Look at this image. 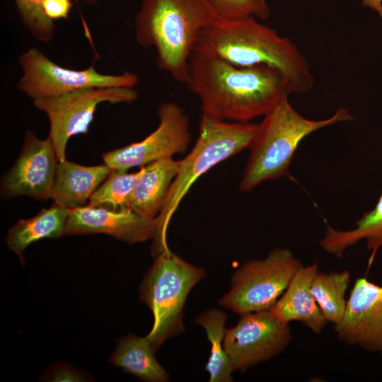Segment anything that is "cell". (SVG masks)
<instances>
[{"mask_svg": "<svg viewBox=\"0 0 382 382\" xmlns=\"http://www.w3.org/2000/svg\"><path fill=\"white\" fill-rule=\"evenodd\" d=\"M112 170L105 163L86 166L59 161L50 199L69 209L83 206Z\"/></svg>", "mask_w": 382, "mask_h": 382, "instance_id": "2e32d148", "label": "cell"}, {"mask_svg": "<svg viewBox=\"0 0 382 382\" xmlns=\"http://www.w3.org/2000/svg\"><path fill=\"white\" fill-rule=\"evenodd\" d=\"M141 173V167L139 171L131 173L113 169L91 195L88 204L115 211L131 209L132 196Z\"/></svg>", "mask_w": 382, "mask_h": 382, "instance_id": "603a6c76", "label": "cell"}, {"mask_svg": "<svg viewBox=\"0 0 382 382\" xmlns=\"http://www.w3.org/2000/svg\"><path fill=\"white\" fill-rule=\"evenodd\" d=\"M318 272L316 262L302 265L289 284L269 309L281 323L299 321L315 334H320L328 321L324 318L311 291L313 279Z\"/></svg>", "mask_w": 382, "mask_h": 382, "instance_id": "9a60e30c", "label": "cell"}, {"mask_svg": "<svg viewBox=\"0 0 382 382\" xmlns=\"http://www.w3.org/2000/svg\"><path fill=\"white\" fill-rule=\"evenodd\" d=\"M45 0H14L21 21L32 35L40 41L49 42L54 36V21L44 13Z\"/></svg>", "mask_w": 382, "mask_h": 382, "instance_id": "cb8c5ba5", "label": "cell"}, {"mask_svg": "<svg viewBox=\"0 0 382 382\" xmlns=\"http://www.w3.org/2000/svg\"><path fill=\"white\" fill-rule=\"evenodd\" d=\"M291 339L289 324L265 310L241 315L236 326L226 329L224 347L233 371H243L282 352Z\"/></svg>", "mask_w": 382, "mask_h": 382, "instance_id": "30bf717a", "label": "cell"}, {"mask_svg": "<svg viewBox=\"0 0 382 382\" xmlns=\"http://www.w3.org/2000/svg\"><path fill=\"white\" fill-rule=\"evenodd\" d=\"M337 338L382 356V286L357 278L342 320L334 325Z\"/></svg>", "mask_w": 382, "mask_h": 382, "instance_id": "4fadbf2b", "label": "cell"}, {"mask_svg": "<svg viewBox=\"0 0 382 382\" xmlns=\"http://www.w3.org/2000/svg\"><path fill=\"white\" fill-rule=\"evenodd\" d=\"M216 18L253 16L263 21L270 15L267 0H206Z\"/></svg>", "mask_w": 382, "mask_h": 382, "instance_id": "d4e9b609", "label": "cell"}, {"mask_svg": "<svg viewBox=\"0 0 382 382\" xmlns=\"http://www.w3.org/2000/svg\"><path fill=\"white\" fill-rule=\"evenodd\" d=\"M69 212L68 208L53 203L32 218L19 220L8 231L5 239L8 247L24 263L23 252L29 245L43 238L64 236Z\"/></svg>", "mask_w": 382, "mask_h": 382, "instance_id": "ac0fdd59", "label": "cell"}, {"mask_svg": "<svg viewBox=\"0 0 382 382\" xmlns=\"http://www.w3.org/2000/svg\"><path fill=\"white\" fill-rule=\"evenodd\" d=\"M350 280V272L345 270L328 273L318 271L313 279L311 293L325 320L334 325L344 316Z\"/></svg>", "mask_w": 382, "mask_h": 382, "instance_id": "44dd1931", "label": "cell"}, {"mask_svg": "<svg viewBox=\"0 0 382 382\" xmlns=\"http://www.w3.org/2000/svg\"><path fill=\"white\" fill-rule=\"evenodd\" d=\"M288 97L263 116L258 124L241 180V192H249L263 181L287 175L299 144L311 133L338 122L354 120L345 108H340L328 118L308 119L291 106Z\"/></svg>", "mask_w": 382, "mask_h": 382, "instance_id": "277c9868", "label": "cell"}, {"mask_svg": "<svg viewBox=\"0 0 382 382\" xmlns=\"http://www.w3.org/2000/svg\"><path fill=\"white\" fill-rule=\"evenodd\" d=\"M78 1H81L88 4H96L97 3V0H78Z\"/></svg>", "mask_w": 382, "mask_h": 382, "instance_id": "f1b7e54d", "label": "cell"}, {"mask_svg": "<svg viewBox=\"0 0 382 382\" xmlns=\"http://www.w3.org/2000/svg\"><path fill=\"white\" fill-rule=\"evenodd\" d=\"M361 5L375 11L382 18V0H362Z\"/></svg>", "mask_w": 382, "mask_h": 382, "instance_id": "83f0119b", "label": "cell"}, {"mask_svg": "<svg viewBox=\"0 0 382 382\" xmlns=\"http://www.w3.org/2000/svg\"><path fill=\"white\" fill-rule=\"evenodd\" d=\"M19 63L23 75L17 88L33 100L88 88H134L139 83L138 76L129 71L108 75L99 73L93 65L82 70L62 67L35 47L24 52Z\"/></svg>", "mask_w": 382, "mask_h": 382, "instance_id": "9c48e42d", "label": "cell"}, {"mask_svg": "<svg viewBox=\"0 0 382 382\" xmlns=\"http://www.w3.org/2000/svg\"><path fill=\"white\" fill-rule=\"evenodd\" d=\"M138 93L129 87H98L80 89L59 96L33 100L34 106L44 112L50 122L49 137L59 161L66 159L70 137L86 134L97 107L103 103H130Z\"/></svg>", "mask_w": 382, "mask_h": 382, "instance_id": "ba28073f", "label": "cell"}, {"mask_svg": "<svg viewBox=\"0 0 382 382\" xmlns=\"http://www.w3.org/2000/svg\"><path fill=\"white\" fill-rule=\"evenodd\" d=\"M355 225L349 230H337L327 224L320 245L325 252L342 257L349 248L364 241L367 249L372 253V260L382 248V193L375 207L364 214Z\"/></svg>", "mask_w": 382, "mask_h": 382, "instance_id": "d6986e66", "label": "cell"}, {"mask_svg": "<svg viewBox=\"0 0 382 382\" xmlns=\"http://www.w3.org/2000/svg\"><path fill=\"white\" fill-rule=\"evenodd\" d=\"M156 218L144 217L132 209L115 211L89 204L69 209L64 235L103 233L132 244L154 238Z\"/></svg>", "mask_w": 382, "mask_h": 382, "instance_id": "5bb4252c", "label": "cell"}, {"mask_svg": "<svg viewBox=\"0 0 382 382\" xmlns=\"http://www.w3.org/2000/svg\"><path fill=\"white\" fill-rule=\"evenodd\" d=\"M215 18L206 0H143L135 18V39L155 49L159 69L185 84L200 33Z\"/></svg>", "mask_w": 382, "mask_h": 382, "instance_id": "3957f363", "label": "cell"}, {"mask_svg": "<svg viewBox=\"0 0 382 382\" xmlns=\"http://www.w3.org/2000/svg\"><path fill=\"white\" fill-rule=\"evenodd\" d=\"M204 276L202 268L186 262L170 248L156 257L139 286L140 299L154 316L146 337L155 352L165 340L184 332L187 297Z\"/></svg>", "mask_w": 382, "mask_h": 382, "instance_id": "8992f818", "label": "cell"}, {"mask_svg": "<svg viewBox=\"0 0 382 382\" xmlns=\"http://www.w3.org/2000/svg\"><path fill=\"white\" fill-rule=\"evenodd\" d=\"M226 318L223 311L213 308L202 313L195 319V322L205 330L211 343V352L205 366L210 382L233 381V371L224 347Z\"/></svg>", "mask_w": 382, "mask_h": 382, "instance_id": "7402d4cb", "label": "cell"}, {"mask_svg": "<svg viewBox=\"0 0 382 382\" xmlns=\"http://www.w3.org/2000/svg\"><path fill=\"white\" fill-rule=\"evenodd\" d=\"M51 379L52 381H81L83 378L72 369L60 366L53 371Z\"/></svg>", "mask_w": 382, "mask_h": 382, "instance_id": "4316f807", "label": "cell"}, {"mask_svg": "<svg viewBox=\"0 0 382 382\" xmlns=\"http://www.w3.org/2000/svg\"><path fill=\"white\" fill-rule=\"evenodd\" d=\"M197 45L237 66L275 68L284 74L292 93H306L313 88L310 64L297 46L253 16L216 17L202 30Z\"/></svg>", "mask_w": 382, "mask_h": 382, "instance_id": "7a4b0ae2", "label": "cell"}, {"mask_svg": "<svg viewBox=\"0 0 382 382\" xmlns=\"http://www.w3.org/2000/svg\"><path fill=\"white\" fill-rule=\"evenodd\" d=\"M158 126L143 140L104 153V163L112 169L140 166L187 151L192 139L190 120L184 110L173 102L158 109Z\"/></svg>", "mask_w": 382, "mask_h": 382, "instance_id": "8fae6325", "label": "cell"}, {"mask_svg": "<svg viewBox=\"0 0 382 382\" xmlns=\"http://www.w3.org/2000/svg\"><path fill=\"white\" fill-rule=\"evenodd\" d=\"M303 265L288 248L273 249L264 259L245 262L233 274L219 304L239 315L269 310Z\"/></svg>", "mask_w": 382, "mask_h": 382, "instance_id": "52a82bcc", "label": "cell"}, {"mask_svg": "<svg viewBox=\"0 0 382 382\" xmlns=\"http://www.w3.org/2000/svg\"><path fill=\"white\" fill-rule=\"evenodd\" d=\"M257 128L258 124L250 122H229L202 115L196 142L180 161L178 173L156 217L153 257L169 248L167 231L170 221L193 183L215 165L250 147Z\"/></svg>", "mask_w": 382, "mask_h": 382, "instance_id": "5b68a950", "label": "cell"}, {"mask_svg": "<svg viewBox=\"0 0 382 382\" xmlns=\"http://www.w3.org/2000/svg\"><path fill=\"white\" fill-rule=\"evenodd\" d=\"M58 158L51 139H39L27 131L21 151L1 181L3 199L28 196L38 200L50 198Z\"/></svg>", "mask_w": 382, "mask_h": 382, "instance_id": "7c38bea8", "label": "cell"}, {"mask_svg": "<svg viewBox=\"0 0 382 382\" xmlns=\"http://www.w3.org/2000/svg\"><path fill=\"white\" fill-rule=\"evenodd\" d=\"M179 164L180 161L163 158L142 166V173L132 196L130 209L144 217L156 218L164 206Z\"/></svg>", "mask_w": 382, "mask_h": 382, "instance_id": "e0dca14e", "label": "cell"}, {"mask_svg": "<svg viewBox=\"0 0 382 382\" xmlns=\"http://www.w3.org/2000/svg\"><path fill=\"white\" fill-rule=\"evenodd\" d=\"M185 84L199 98L202 115L229 122L265 116L292 93L278 69L237 66L199 45L189 58Z\"/></svg>", "mask_w": 382, "mask_h": 382, "instance_id": "6da1fadb", "label": "cell"}, {"mask_svg": "<svg viewBox=\"0 0 382 382\" xmlns=\"http://www.w3.org/2000/svg\"><path fill=\"white\" fill-rule=\"evenodd\" d=\"M71 6L70 0H45L42 6L45 14L52 21L67 18Z\"/></svg>", "mask_w": 382, "mask_h": 382, "instance_id": "484cf974", "label": "cell"}, {"mask_svg": "<svg viewBox=\"0 0 382 382\" xmlns=\"http://www.w3.org/2000/svg\"><path fill=\"white\" fill-rule=\"evenodd\" d=\"M154 353L146 336L141 337L129 334L120 340L110 361L141 380L168 381V374L156 360Z\"/></svg>", "mask_w": 382, "mask_h": 382, "instance_id": "ffe728a7", "label": "cell"}]
</instances>
